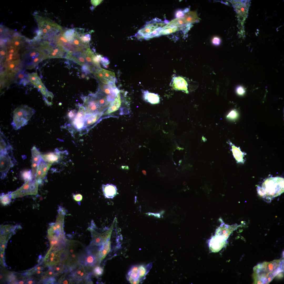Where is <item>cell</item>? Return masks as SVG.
<instances>
[{
	"mask_svg": "<svg viewBox=\"0 0 284 284\" xmlns=\"http://www.w3.org/2000/svg\"><path fill=\"white\" fill-rule=\"evenodd\" d=\"M32 178L35 179L38 166L41 159V154L36 148L34 146L31 149Z\"/></svg>",
	"mask_w": 284,
	"mask_h": 284,
	"instance_id": "23",
	"label": "cell"
},
{
	"mask_svg": "<svg viewBox=\"0 0 284 284\" xmlns=\"http://www.w3.org/2000/svg\"><path fill=\"white\" fill-rule=\"evenodd\" d=\"M22 177L23 179L26 181L32 179V173L31 170H26L23 171L22 173Z\"/></svg>",
	"mask_w": 284,
	"mask_h": 284,
	"instance_id": "41",
	"label": "cell"
},
{
	"mask_svg": "<svg viewBox=\"0 0 284 284\" xmlns=\"http://www.w3.org/2000/svg\"><path fill=\"white\" fill-rule=\"evenodd\" d=\"M172 87L175 90H181L188 93L187 84L186 81L181 77H174L172 79Z\"/></svg>",
	"mask_w": 284,
	"mask_h": 284,
	"instance_id": "25",
	"label": "cell"
},
{
	"mask_svg": "<svg viewBox=\"0 0 284 284\" xmlns=\"http://www.w3.org/2000/svg\"><path fill=\"white\" fill-rule=\"evenodd\" d=\"M283 260H275L258 264L253 268V277L255 284H268L283 268Z\"/></svg>",
	"mask_w": 284,
	"mask_h": 284,
	"instance_id": "1",
	"label": "cell"
},
{
	"mask_svg": "<svg viewBox=\"0 0 284 284\" xmlns=\"http://www.w3.org/2000/svg\"><path fill=\"white\" fill-rule=\"evenodd\" d=\"M84 103L83 105L85 108L86 116L97 113H100L97 100L95 94H90L82 99Z\"/></svg>",
	"mask_w": 284,
	"mask_h": 284,
	"instance_id": "15",
	"label": "cell"
},
{
	"mask_svg": "<svg viewBox=\"0 0 284 284\" xmlns=\"http://www.w3.org/2000/svg\"><path fill=\"white\" fill-rule=\"evenodd\" d=\"M152 263L146 265H136L132 266L127 274L126 277L131 284H139L145 278L152 267Z\"/></svg>",
	"mask_w": 284,
	"mask_h": 284,
	"instance_id": "9",
	"label": "cell"
},
{
	"mask_svg": "<svg viewBox=\"0 0 284 284\" xmlns=\"http://www.w3.org/2000/svg\"><path fill=\"white\" fill-rule=\"evenodd\" d=\"M187 23L183 17L177 18L168 22L162 28L160 35H168L187 27Z\"/></svg>",
	"mask_w": 284,
	"mask_h": 284,
	"instance_id": "13",
	"label": "cell"
},
{
	"mask_svg": "<svg viewBox=\"0 0 284 284\" xmlns=\"http://www.w3.org/2000/svg\"><path fill=\"white\" fill-rule=\"evenodd\" d=\"M159 18H155L146 23L138 31L137 37L149 39L160 35L162 28L167 23Z\"/></svg>",
	"mask_w": 284,
	"mask_h": 284,
	"instance_id": "6",
	"label": "cell"
},
{
	"mask_svg": "<svg viewBox=\"0 0 284 284\" xmlns=\"http://www.w3.org/2000/svg\"><path fill=\"white\" fill-rule=\"evenodd\" d=\"M103 114L98 112L86 116L84 128H88L89 130L93 128L104 119Z\"/></svg>",
	"mask_w": 284,
	"mask_h": 284,
	"instance_id": "24",
	"label": "cell"
},
{
	"mask_svg": "<svg viewBox=\"0 0 284 284\" xmlns=\"http://www.w3.org/2000/svg\"><path fill=\"white\" fill-rule=\"evenodd\" d=\"M86 247L79 241L67 240L63 253V260L70 272L80 263Z\"/></svg>",
	"mask_w": 284,
	"mask_h": 284,
	"instance_id": "2",
	"label": "cell"
},
{
	"mask_svg": "<svg viewBox=\"0 0 284 284\" xmlns=\"http://www.w3.org/2000/svg\"><path fill=\"white\" fill-rule=\"evenodd\" d=\"M35 112L34 109L26 105L16 108L13 111L12 123L14 128L17 130L27 124Z\"/></svg>",
	"mask_w": 284,
	"mask_h": 284,
	"instance_id": "7",
	"label": "cell"
},
{
	"mask_svg": "<svg viewBox=\"0 0 284 284\" xmlns=\"http://www.w3.org/2000/svg\"><path fill=\"white\" fill-rule=\"evenodd\" d=\"M91 246L86 247L85 251L81 260L80 263L88 272L94 267L99 265L101 262L98 256V251L95 252Z\"/></svg>",
	"mask_w": 284,
	"mask_h": 284,
	"instance_id": "11",
	"label": "cell"
},
{
	"mask_svg": "<svg viewBox=\"0 0 284 284\" xmlns=\"http://www.w3.org/2000/svg\"><path fill=\"white\" fill-rule=\"evenodd\" d=\"M73 198L74 200L77 201H79L82 200V195L79 194H74Z\"/></svg>",
	"mask_w": 284,
	"mask_h": 284,
	"instance_id": "45",
	"label": "cell"
},
{
	"mask_svg": "<svg viewBox=\"0 0 284 284\" xmlns=\"http://www.w3.org/2000/svg\"><path fill=\"white\" fill-rule=\"evenodd\" d=\"M12 198L11 193L1 194L0 196V200L1 204L4 206L9 204L11 201Z\"/></svg>",
	"mask_w": 284,
	"mask_h": 284,
	"instance_id": "36",
	"label": "cell"
},
{
	"mask_svg": "<svg viewBox=\"0 0 284 284\" xmlns=\"http://www.w3.org/2000/svg\"><path fill=\"white\" fill-rule=\"evenodd\" d=\"M227 238L222 235H216L211 239L209 242L211 250L215 252L220 251L225 245Z\"/></svg>",
	"mask_w": 284,
	"mask_h": 284,
	"instance_id": "19",
	"label": "cell"
},
{
	"mask_svg": "<svg viewBox=\"0 0 284 284\" xmlns=\"http://www.w3.org/2000/svg\"><path fill=\"white\" fill-rule=\"evenodd\" d=\"M102 189L104 195L108 198H113L118 193L116 186L112 184H103Z\"/></svg>",
	"mask_w": 284,
	"mask_h": 284,
	"instance_id": "30",
	"label": "cell"
},
{
	"mask_svg": "<svg viewBox=\"0 0 284 284\" xmlns=\"http://www.w3.org/2000/svg\"><path fill=\"white\" fill-rule=\"evenodd\" d=\"M0 164L1 177L3 179L10 169L13 166L11 158L7 152L0 154Z\"/></svg>",
	"mask_w": 284,
	"mask_h": 284,
	"instance_id": "17",
	"label": "cell"
},
{
	"mask_svg": "<svg viewBox=\"0 0 284 284\" xmlns=\"http://www.w3.org/2000/svg\"><path fill=\"white\" fill-rule=\"evenodd\" d=\"M85 75L84 74H82V77L83 78H84L85 76Z\"/></svg>",
	"mask_w": 284,
	"mask_h": 284,
	"instance_id": "51",
	"label": "cell"
},
{
	"mask_svg": "<svg viewBox=\"0 0 284 284\" xmlns=\"http://www.w3.org/2000/svg\"><path fill=\"white\" fill-rule=\"evenodd\" d=\"M86 116L85 108L82 105H79L77 114L73 120L72 125L77 130L84 128Z\"/></svg>",
	"mask_w": 284,
	"mask_h": 284,
	"instance_id": "18",
	"label": "cell"
},
{
	"mask_svg": "<svg viewBox=\"0 0 284 284\" xmlns=\"http://www.w3.org/2000/svg\"><path fill=\"white\" fill-rule=\"evenodd\" d=\"M65 273L58 280V282L61 284H72L74 282L70 275L68 272H65Z\"/></svg>",
	"mask_w": 284,
	"mask_h": 284,
	"instance_id": "35",
	"label": "cell"
},
{
	"mask_svg": "<svg viewBox=\"0 0 284 284\" xmlns=\"http://www.w3.org/2000/svg\"><path fill=\"white\" fill-rule=\"evenodd\" d=\"M212 42L214 44L216 45H217L220 44V40L219 38L215 37L213 39Z\"/></svg>",
	"mask_w": 284,
	"mask_h": 284,
	"instance_id": "47",
	"label": "cell"
},
{
	"mask_svg": "<svg viewBox=\"0 0 284 284\" xmlns=\"http://www.w3.org/2000/svg\"><path fill=\"white\" fill-rule=\"evenodd\" d=\"M74 283H90L92 282L90 275L84 266L80 263L70 272H68Z\"/></svg>",
	"mask_w": 284,
	"mask_h": 284,
	"instance_id": "14",
	"label": "cell"
},
{
	"mask_svg": "<svg viewBox=\"0 0 284 284\" xmlns=\"http://www.w3.org/2000/svg\"><path fill=\"white\" fill-rule=\"evenodd\" d=\"M22 61L27 69H31L42 61L47 59L45 53L39 48H31L25 51L22 55Z\"/></svg>",
	"mask_w": 284,
	"mask_h": 284,
	"instance_id": "8",
	"label": "cell"
},
{
	"mask_svg": "<svg viewBox=\"0 0 284 284\" xmlns=\"http://www.w3.org/2000/svg\"><path fill=\"white\" fill-rule=\"evenodd\" d=\"M110 239L102 246L98 251V256L101 261L105 258L110 251L111 243Z\"/></svg>",
	"mask_w": 284,
	"mask_h": 284,
	"instance_id": "31",
	"label": "cell"
},
{
	"mask_svg": "<svg viewBox=\"0 0 284 284\" xmlns=\"http://www.w3.org/2000/svg\"><path fill=\"white\" fill-rule=\"evenodd\" d=\"M238 114L237 112L235 109L231 111L226 116L227 118L230 120H235L238 117Z\"/></svg>",
	"mask_w": 284,
	"mask_h": 284,
	"instance_id": "38",
	"label": "cell"
},
{
	"mask_svg": "<svg viewBox=\"0 0 284 284\" xmlns=\"http://www.w3.org/2000/svg\"><path fill=\"white\" fill-rule=\"evenodd\" d=\"M51 165L41 159L37 167L35 177L39 184L41 183L45 178Z\"/></svg>",
	"mask_w": 284,
	"mask_h": 284,
	"instance_id": "21",
	"label": "cell"
},
{
	"mask_svg": "<svg viewBox=\"0 0 284 284\" xmlns=\"http://www.w3.org/2000/svg\"><path fill=\"white\" fill-rule=\"evenodd\" d=\"M7 54L3 63L6 67L11 62L20 59L19 50L16 48L8 44L6 46Z\"/></svg>",
	"mask_w": 284,
	"mask_h": 284,
	"instance_id": "22",
	"label": "cell"
},
{
	"mask_svg": "<svg viewBox=\"0 0 284 284\" xmlns=\"http://www.w3.org/2000/svg\"><path fill=\"white\" fill-rule=\"evenodd\" d=\"M142 172H143V174H144L145 175H146V171H144V170H143V171Z\"/></svg>",
	"mask_w": 284,
	"mask_h": 284,
	"instance_id": "52",
	"label": "cell"
},
{
	"mask_svg": "<svg viewBox=\"0 0 284 284\" xmlns=\"http://www.w3.org/2000/svg\"><path fill=\"white\" fill-rule=\"evenodd\" d=\"M130 109L128 103H124V99H122L120 92L110 103L108 108L103 113V116L104 118L117 117L119 115L129 114Z\"/></svg>",
	"mask_w": 284,
	"mask_h": 284,
	"instance_id": "5",
	"label": "cell"
},
{
	"mask_svg": "<svg viewBox=\"0 0 284 284\" xmlns=\"http://www.w3.org/2000/svg\"><path fill=\"white\" fill-rule=\"evenodd\" d=\"M77 114L76 111L75 110H72L68 113L67 115L70 119L73 120L75 118Z\"/></svg>",
	"mask_w": 284,
	"mask_h": 284,
	"instance_id": "43",
	"label": "cell"
},
{
	"mask_svg": "<svg viewBox=\"0 0 284 284\" xmlns=\"http://www.w3.org/2000/svg\"><path fill=\"white\" fill-rule=\"evenodd\" d=\"M39 184L36 179L28 180L20 187L11 193L12 198L22 197L29 195H36L38 193Z\"/></svg>",
	"mask_w": 284,
	"mask_h": 284,
	"instance_id": "10",
	"label": "cell"
},
{
	"mask_svg": "<svg viewBox=\"0 0 284 284\" xmlns=\"http://www.w3.org/2000/svg\"><path fill=\"white\" fill-rule=\"evenodd\" d=\"M102 1L101 0H91V2L92 5L95 6H96L99 4Z\"/></svg>",
	"mask_w": 284,
	"mask_h": 284,
	"instance_id": "48",
	"label": "cell"
},
{
	"mask_svg": "<svg viewBox=\"0 0 284 284\" xmlns=\"http://www.w3.org/2000/svg\"><path fill=\"white\" fill-rule=\"evenodd\" d=\"M28 75L29 81L41 92L44 97L46 103L48 105H51L54 95L52 92L47 90L37 73H29L28 74Z\"/></svg>",
	"mask_w": 284,
	"mask_h": 284,
	"instance_id": "12",
	"label": "cell"
},
{
	"mask_svg": "<svg viewBox=\"0 0 284 284\" xmlns=\"http://www.w3.org/2000/svg\"><path fill=\"white\" fill-rule=\"evenodd\" d=\"M1 239V241H6L13 234L17 228L16 226L11 225H1L0 227Z\"/></svg>",
	"mask_w": 284,
	"mask_h": 284,
	"instance_id": "28",
	"label": "cell"
},
{
	"mask_svg": "<svg viewBox=\"0 0 284 284\" xmlns=\"http://www.w3.org/2000/svg\"><path fill=\"white\" fill-rule=\"evenodd\" d=\"M22 67V62L20 59L13 61L6 67L4 72L2 74V77H6L8 78L13 77L20 71Z\"/></svg>",
	"mask_w": 284,
	"mask_h": 284,
	"instance_id": "16",
	"label": "cell"
},
{
	"mask_svg": "<svg viewBox=\"0 0 284 284\" xmlns=\"http://www.w3.org/2000/svg\"><path fill=\"white\" fill-rule=\"evenodd\" d=\"M81 69L82 71L87 74L93 73L94 72L93 68L87 64L83 65L82 66Z\"/></svg>",
	"mask_w": 284,
	"mask_h": 284,
	"instance_id": "39",
	"label": "cell"
},
{
	"mask_svg": "<svg viewBox=\"0 0 284 284\" xmlns=\"http://www.w3.org/2000/svg\"><path fill=\"white\" fill-rule=\"evenodd\" d=\"M24 283V282L23 281H19V284H23V283Z\"/></svg>",
	"mask_w": 284,
	"mask_h": 284,
	"instance_id": "50",
	"label": "cell"
},
{
	"mask_svg": "<svg viewBox=\"0 0 284 284\" xmlns=\"http://www.w3.org/2000/svg\"><path fill=\"white\" fill-rule=\"evenodd\" d=\"M258 195L264 200L270 201L280 195L284 191V179L279 177L267 179L260 186H258Z\"/></svg>",
	"mask_w": 284,
	"mask_h": 284,
	"instance_id": "3",
	"label": "cell"
},
{
	"mask_svg": "<svg viewBox=\"0 0 284 284\" xmlns=\"http://www.w3.org/2000/svg\"><path fill=\"white\" fill-rule=\"evenodd\" d=\"M236 91L237 93L240 95H243L245 92L243 88L241 86L238 87L236 89Z\"/></svg>",
	"mask_w": 284,
	"mask_h": 284,
	"instance_id": "44",
	"label": "cell"
},
{
	"mask_svg": "<svg viewBox=\"0 0 284 284\" xmlns=\"http://www.w3.org/2000/svg\"><path fill=\"white\" fill-rule=\"evenodd\" d=\"M38 26L37 36L32 40L34 42L41 39L51 41L62 30L61 27L50 19L37 14L34 15Z\"/></svg>",
	"mask_w": 284,
	"mask_h": 284,
	"instance_id": "4",
	"label": "cell"
},
{
	"mask_svg": "<svg viewBox=\"0 0 284 284\" xmlns=\"http://www.w3.org/2000/svg\"><path fill=\"white\" fill-rule=\"evenodd\" d=\"M33 283V281L32 280L29 281L28 282V284H32Z\"/></svg>",
	"mask_w": 284,
	"mask_h": 284,
	"instance_id": "49",
	"label": "cell"
},
{
	"mask_svg": "<svg viewBox=\"0 0 284 284\" xmlns=\"http://www.w3.org/2000/svg\"><path fill=\"white\" fill-rule=\"evenodd\" d=\"M61 152L56 151L41 154V159L45 162L50 164L59 162L61 160Z\"/></svg>",
	"mask_w": 284,
	"mask_h": 284,
	"instance_id": "27",
	"label": "cell"
},
{
	"mask_svg": "<svg viewBox=\"0 0 284 284\" xmlns=\"http://www.w3.org/2000/svg\"><path fill=\"white\" fill-rule=\"evenodd\" d=\"M100 62L103 66L107 68L108 67L110 62L108 59L105 57H102L101 59Z\"/></svg>",
	"mask_w": 284,
	"mask_h": 284,
	"instance_id": "42",
	"label": "cell"
},
{
	"mask_svg": "<svg viewBox=\"0 0 284 284\" xmlns=\"http://www.w3.org/2000/svg\"><path fill=\"white\" fill-rule=\"evenodd\" d=\"M5 140L2 138L1 134L0 135V154L7 152V150L9 148Z\"/></svg>",
	"mask_w": 284,
	"mask_h": 284,
	"instance_id": "37",
	"label": "cell"
},
{
	"mask_svg": "<svg viewBox=\"0 0 284 284\" xmlns=\"http://www.w3.org/2000/svg\"><path fill=\"white\" fill-rule=\"evenodd\" d=\"M15 81L19 84L26 85L29 81L28 75L24 70H21L16 75Z\"/></svg>",
	"mask_w": 284,
	"mask_h": 284,
	"instance_id": "33",
	"label": "cell"
},
{
	"mask_svg": "<svg viewBox=\"0 0 284 284\" xmlns=\"http://www.w3.org/2000/svg\"><path fill=\"white\" fill-rule=\"evenodd\" d=\"M141 90L143 99L145 102L152 104H157L160 102V97L158 94L150 92L147 90Z\"/></svg>",
	"mask_w": 284,
	"mask_h": 284,
	"instance_id": "29",
	"label": "cell"
},
{
	"mask_svg": "<svg viewBox=\"0 0 284 284\" xmlns=\"http://www.w3.org/2000/svg\"><path fill=\"white\" fill-rule=\"evenodd\" d=\"M97 77L103 83L108 84L115 83L116 78L115 73L111 71L102 68L95 73Z\"/></svg>",
	"mask_w": 284,
	"mask_h": 284,
	"instance_id": "20",
	"label": "cell"
},
{
	"mask_svg": "<svg viewBox=\"0 0 284 284\" xmlns=\"http://www.w3.org/2000/svg\"><path fill=\"white\" fill-rule=\"evenodd\" d=\"M184 18L187 22L189 24L197 22L199 20L197 13L193 11L188 12L184 15Z\"/></svg>",
	"mask_w": 284,
	"mask_h": 284,
	"instance_id": "34",
	"label": "cell"
},
{
	"mask_svg": "<svg viewBox=\"0 0 284 284\" xmlns=\"http://www.w3.org/2000/svg\"><path fill=\"white\" fill-rule=\"evenodd\" d=\"M28 39L19 35L16 34L8 40L7 44L20 50L24 46L25 43L29 42Z\"/></svg>",
	"mask_w": 284,
	"mask_h": 284,
	"instance_id": "26",
	"label": "cell"
},
{
	"mask_svg": "<svg viewBox=\"0 0 284 284\" xmlns=\"http://www.w3.org/2000/svg\"><path fill=\"white\" fill-rule=\"evenodd\" d=\"M229 143L231 146L233 155L237 162L243 163L244 162V154L242 152L239 148L236 146L230 141H229Z\"/></svg>",
	"mask_w": 284,
	"mask_h": 284,
	"instance_id": "32",
	"label": "cell"
},
{
	"mask_svg": "<svg viewBox=\"0 0 284 284\" xmlns=\"http://www.w3.org/2000/svg\"><path fill=\"white\" fill-rule=\"evenodd\" d=\"M93 271L96 276H99L103 274V270L102 267L97 265L94 267Z\"/></svg>",
	"mask_w": 284,
	"mask_h": 284,
	"instance_id": "40",
	"label": "cell"
},
{
	"mask_svg": "<svg viewBox=\"0 0 284 284\" xmlns=\"http://www.w3.org/2000/svg\"><path fill=\"white\" fill-rule=\"evenodd\" d=\"M184 13V11L181 10L178 11L176 13V16L177 18L182 17L185 15Z\"/></svg>",
	"mask_w": 284,
	"mask_h": 284,
	"instance_id": "46",
	"label": "cell"
}]
</instances>
